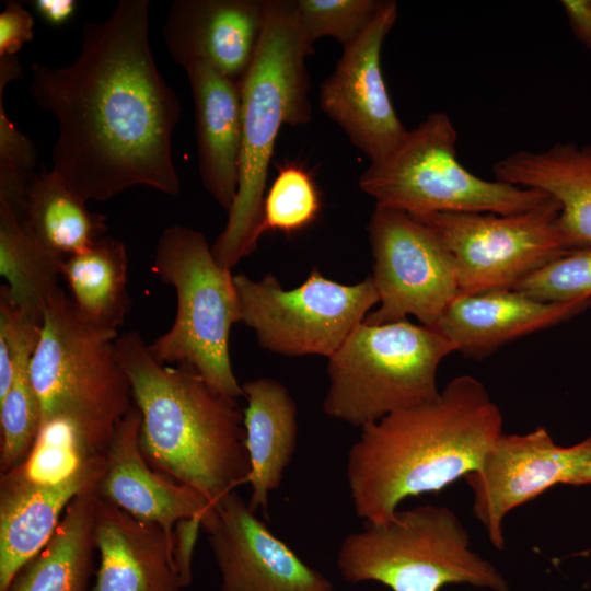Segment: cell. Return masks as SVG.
Segmentation results:
<instances>
[{
	"label": "cell",
	"instance_id": "cell-16",
	"mask_svg": "<svg viewBox=\"0 0 591 591\" xmlns=\"http://www.w3.org/2000/svg\"><path fill=\"white\" fill-rule=\"evenodd\" d=\"M103 471L104 455L58 480L36 478L24 464L0 474V591L46 546L70 502L97 491Z\"/></svg>",
	"mask_w": 591,
	"mask_h": 591
},
{
	"label": "cell",
	"instance_id": "cell-34",
	"mask_svg": "<svg viewBox=\"0 0 591 591\" xmlns=\"http://www.w3.org/2000/svg\"><path fill=\"white\" fill-rule=\"evenodd\" d=\"M201 529V518L181 519L173 531V560L183 589L193 581V555Z\"/></svg>",
	"mask_w": 591,
	"mask_h": 591
},
{
	"label": "cell",
	"instance_id": "cell-18",
	"mask_svg": "<svg viewBox=\"0 0 591 591\" xmlns=\"http://www.w3.org/2000/svg\"><path fill=\"white\" fill-rule=\"evenodd\" d=\"M140 428L141 414L134 405L107 445L96 493L134 518L159 524L173 544L175 524L185 518L202 519L212 503L149 464L140 445Z\"/></svg>",
	"mask_w": 591,
	"mask_h": 591
},
{
	"label": "cell",
	"instance_id": "cell-24",
	"mask_svg": "<svg viewBox=\"0 0 591 591\" xmlns=\"http://www.w3.org/2000/svg\"><path fill=\"white\" fill-rule=\"evenodd\" d=\"M97 498V493L82 494L70 502L49 542L5 591H92Z\"/></svg>",
	"mask_w": 591,
	"mask_h": 591
},
{
	"label": "cell",
	"instance_id": "cell-19",
	"mask_svg": "<svg viewBox=\"0 0 591 591\" xmlns=\"http://www.w3.org/2000/svg\"><path fill=\"white\" fill-rule=\"evenodd\" d=\"M591 299L543 302L513 289L459 296L434 327L455 351L482 359L501 346L583 313Z\"/></svg>",
	"mask_w": 591,
	"mask_h": 591
},
{
	"label": "cell",
	"instance_id": "cell-5",
	"mask_svg": "<svg viewBox=\"0 0 591 591\" xmlns=\"http://www.w3.org/2000/svg\"><path fill=\"white\" fill-rule=\"evenodd\" d=\"M118 336L117 329L86 321L59 288L46 309L31 360L40 427L67 425L88 459L105 454L116 426L134 406L117 355Z\"/></svg>",
	"mask_w": 591,
	"mask_h": 591
},
{
	"label": "cell",
	"instance_id": "cell-25",
	"mask_svg": "<svg viewBox=\"0 0 591 591\" xmlns=\"http://www.w3.org/2000/svg\"><path fill=\"white\" fill-rule=\"evenodd\" d=\"M61 276L86 321L118 331L131 304L128 254L121 241L104 235L86 250L65 257Z\"/></svg>",
	"mask_w": 591,
	"mask_h": 591
},
{
	"label": "cell",
	"instance_id": "cell-31",
	"mask_svg": "<svg viewBox=\"0 0 591 591\" xmlns=\"http://www.w3.org/2000/svg\"><path fill=\"white\" fill-rule=\"evenodd\" d=\"M513 290L543 302L591 299V247L565 252L524 277Z\"/></svg>",
	"mask_w": 591,
	"mask_h": 591
},
{
	"label": "cell",
	"instance_id": "cell-2",
	"mask_svg": "<svg viewBox=\"0 0 591 591\" xmlns=\"http://www.w3.org/2000/svg\"><path fill=\"white\" fill-rule=\"evenodd\" d=\"M502 433V415L484 384L459 375L422 404L360 428L346 476L364 523L391 520L406 498L443 489L475 471Z\"/></svg>",
	"mask_w": 591,
	"mask_h": 591
},
{
	"label": "cell",
	"instance_id": "cell-23",
	"mask_svg": "<svg viewBox=\"0 0 591 591\" xmlns=\"http://www.w3.org/2000/svg\"><path fill=\"white\" fill-rule=\"evenodd\" d=\"M242 389L247 401L243 414L251 464L248 506L266 513L269 495L279 488L297 448L298 410L287 387L276 380L255 379Z\"/></svg>",
	"mask_w": 591,
	"mask_h": 591
},
{
	"label": "cell",
	"instance_id": "cell-26",
	"mask_svg": "<svg viewBox=\"0 0 591 591\" xmlns=\"http://www.w3.org/2000/svg\"><path fill=\"white\" fill-rule=\"evenodd\" d=\"M65 257L46 247L23 218L0 204V274L13 305L43 324Z\"/></svg>",
	"mask_w": 591,
	"mask_h": 591
},
{
	"label": "cell",
	"instance_id": "cell-30",
	"mask_svg": "<svg viewBox=\"0 0 591 591\" xmlns=\"http://www.w3.org/2000/svg\"><path fill=\"white\" fill-rule=\"evenodd\" d=\"M386 0H296L297 24L312 44L329 36L346 47L372 23Z\"/></svg>",
	"mask_w": 591,
	"mask_h": 591
},
{
	"label": "cell",
	"instance_id": "cell-14",
	"mask_svg": "<svg viewBox=\"0 0 591 591\" xmlns=\"http://www.w3.org/2000/svg\"><path fill=\"white\" fill-rule=\"evenodd\" d=\"M397 15V3L386 0L367 30L344 47L318 91L322 111L370 163L387 155L408 130L395 112L381 69L382 46Z\"/></svg>",
	"mask_w": 591,
	"mask_h": 591
},
{
	"label": "cell",
	"instance_id": "cell-9",
	"mask_svg": "<svg viewBox=\"0 0 591 591\" xmlns=\"http://www.w3.org/2000/svg\"><path fill=\"white\" fill-rule=\"evenodd\" d=\"M457 131L448 114L433 112L407 130L383 159L371 162L359 188L375 205L410 216L485 212L514 215L534 209L543 192L476 176L457 158Z\"/></svg>",
	"mask_w": 591,
	"mask_h": 591
},
{
	"label": "cell",
	"instance_id": "cell-10",
	"mask_svg": "<svg viewBox=\"0 0 591 591\" xmlns=\"http://www.w3.org/2000/svg\"><path fill=\"white\" fill-rule=\"evenodd\" d=\"M241 322L262 348L282 356L332 357L379 303L371 276L343 285L312 269L303 283L285 290L271 274L253 280L233 276Z\"/></svg>",
	"mask_w": 591,
	"mask_h": 591
},
{
	"label": "cell",
	"instance_id": "cell-35",
	"mask_svg": "<svg viewBox=\"0 0 591 591\" xmlns=\"http://www.w3.org/2000/svg\"><path fill=\"white\" fill-rule=\"evenodd\" d=\"M560 4L573 35L591 50V0H563Z\"/></svg>",
	"mask_w": 591,
	"mask_h": 591
},
{
	"label": "cell",
	"instance_id": "cell-8",
	"mask_svg": "<svg viewBox=\"0 0 591 591\" xmlns=\"http://www.w3.org/2000/svg\"><path fill=\"white\" fill-rule=\"evenodd\" d=\"M455 351L438 329L408 320L355 327L328 358L324 413L362 428L434 399L441 361Z\"/></svg>",
	"mask_w": 591,
	"mask_h": 591
},
{
	"label": "cell",
	"instance_id": "cell-20",
	"mask_svg": "<svg viewBox=\"0 0 591 591\" xmlns=\"http://www.w3.org/2000/svg\"><path fill=\"white\" fill-rule=\"evenodd\" d=\"M94 537L100 555L92 591H182L173 544L157 523L138 520L99 496Z\"/></svg>",
	"mask_w": 591,
	"mask_h": 591
},
{
	"label": "cell",
	"instance_id": "cell-36",
	"mask_svg": "<svg viewBox=\"0 0 591 591\" xmlns=\"http://www.w3.org/2000/svg\"><path fill=\"white\" fill-rule=\"evenodd\" d=\"M36 12L51 25H62L74 14L77 2L73 0H35Z\"/></svg>",
	"mask_w": 591,
	"mask_h": 591
},
{
	"label": "cell",
	"instance_id": "cell-33",
	"mask_svg": "<svg viewBox=\"0 0 591 591\" xmlns=\"http://www.w3.org/2000/svg\"><path fill=\"white\" fill-rule=\"evenodd\" d=\"M34 20L15 1H9L0 13V57L15 56L33 38Z\"/></svg>",
	"mask_w": 591,
	"mask_h": 591
},
{
	"label": "cell",
	"instance_id": "cell-38",
	"mask_svg": "<svg viewBox=\"0 0 591 591\" xmlns=\"http://www.w3.org/2000/svg\"><path fill=\"white\" fill-rule=\"evenodd\" d=\"M570 486L591 485V461L587 463L572 478Z\"/></svg>",
	"mask_w": 591,
	"mask_h": 591
},
{
	"label": "cell",
	"instance_id": "cell-22",
	"mask_svg": "<svg viewBox=\"0 0 591 591\" xmlns=\"http://www.w3.org/2000/svg\"><path fill=\"white\" fill-rule=\"evenodd\" d=\"M493 173L497 181L554 198L567 248L591 247V144L558 142L543 151L519 150L497 161Z\"/></svg>",
	"mask_w": 591,
	"mask_h": 591
},
{
	"label": "cell",
	"instance_id": "cell-12",
	"mask_svg": "<svg viewBox=\"0 0 591 591\" xmlns=\"http://www.w3.org/2000/svg\"><path fill=\"white\" fill-rule=\"evenodd\" d=\"M379 308L364 323L407 320L434 328L460 296L455 260L436 232L409 213L375 205L368 224Z\"/></svg>",
	"mask_w": 591,
	"mask_h": 591
},
{
	"label": "cell",
	"instance_id": "cell-21",
	"mask_svg": "<svg viewBox=\"0 0 591 591\" xmlns=\"http://www.w3.org/2000/svg\"><path fill=\"white\" fill-rule=\"evenodd\" d=\"M195 106L198 169L205 189L229 212L239 186L241 81L204 63L185 69Z\"/></svg>",
	"mask_w": 591,
	"mask_h": 591
},
{
	"label": "cell",
	"instance_id": "cell-28",
	"mask_svg": "<svg viewBox=\"0 0 591 591\" xmlns=\"http://www.w3.org/2000/svg\"><path fill=\"white\" fill-rule=\"evenodd\" d=\"M35 349L21 355L12 385L0 401V474L28 459L39 433L40 404L31 378Z\"/></svg>",
	"mask_w": 591,
	"mask_h": 591
},
{
	"label": "cell",
	"instance_id": "cell-1",
	"mask_svg": "<svg viewBox=\"0 0 591 591\" xmlns=\"http://www.w3.org/2000/svg\"><path fill=\"white\" fill-rule=\"evenodd\" d=\"M148 0H120L89 22L73 63H33L30 92L58 124L51 172L85 201L146 185L181 192L172 135L181 102L154 62Z\"/></svg>",
	"mask_w": 591,
	"mask_h": 591
},
{
	"label": "cell",
	"instance_id": "cell-4",
	"mask_svg": "<svg viewBox=\"0 0 591 591\" xmlns=\"http://www.w3.org/2000/svg\"><path fill=\"white\" fill-rule=\"evenodd\" d=\"M313 44L300 31L294 1L271 0L254 59L241 80L242 147L239 186L228 221L211 252L232 269L262 236L268 166L280 129L312 119L306 59Z\"/></svg>",
	"mask_w": 591,
	"mask_h": 591
},
{
	"label": "cell",
	"instance_id": "cell-37",
	"mask_svg": "<svg viewBox=\"0 0 591 591\" xmlns=\"http://www.w3.org/2000/svg\"><path fill=\"white\" fill-rule=\"evenodd\" d=\"M22 68L16 56L0 57V92H3L5 86L21 78Z\"/></svg>",
	"mask_w": 591,
	"mask_h": 591
},
{
	"label": "cell",
	"instance_id": "cell-13",
	"mask_svg": "<svg viewBox=\"0 0 591 591\" xmlns=\"http://www.w3.org/2000/svg\"><path fill=\"white\" fill-rule=\"evenodd\" d=\"M590 461L591 434L563 447L544 427L523 434L501 433L480 465L464 477L473 494V513L493 546L503 549V521L512 510L555 485H569Z\"/></svg>",
	"mask_w": 591,
	"mask_h": 591
},
{
	"label": "cell",
	"instance_id": "cell-29",
	"mask_svg": "<svg viewBox=\"0 0 591 591\" xmlns=\"http://www.w3.org/2000/svg\"><path fill=\"white\" fill-rule=\"evenodd\" d=\"M321 194L311 174L297 164H285L265 195L262 233L293 234L320 215Z\"/></svg>",
	"mask_w": 591,
	"mask_h": 591
},
{
	"label": "cell",
	"instance_id": "cell-27",
	"mask_svg": "<svg viewBox=\"0 0 591 591\" xmlns=\"http://www.w3.org/2000/svg\"><path fill=\"white\" fill-rule=\"evenodd\" d=\"M85 204L51 171L43 172L30 183L23 219L46 247L67 257L90 247L107 230L106 217Z\"/></svg>",
	"mask_w": 591,
	"mask_h": 591
},
{
	"label": "cell",
	"instance_id": "cell-3",
	"mask_svg": "<svg viewBox=\"0 0 591 591\" xmlns=\"http://www.w3.org/2000/svg\"><path fill=\"white\" fill-rule=\"evenodd\" d=\"M116 349L141 414L140 445L157 471L190 486L212 505L248 482L244 414L193 369L159 362L137 331Z\"/></svg>",
	"mask_w": 591,
	"mask_h": 591
},
{
	"label": "cell",
	"instance_id": "cell-17",
	"mask_svg": "<svg viewBox=\"0 0 591 591\" xmlns=\"http://www.w3.org/2000/svg\"><path fill=\"white\" fill-rule=\"evenodd\" d=\"M271 0H176L162 28L184 69L204 63L241 81L256 54Z\"/></svg>",
	"mask_w": 591,
	"mask_h": 591
},
{
	"label": "cell",
	"instance_id": "cell-15",
	"mask_svg": "<svg viewBox=\"0 0 591 591\" xmlns=\"http://www.w3.org/2000/svg\"><path fill=\"white\" fill-rule=\"evenodd\" d=\"M201 530L221 576L220 591H334L333 583L277 537L235 490L210 507Z\"/></svg>",
	"mask_w": 591,
	"mask_h": 591
},
{
	"label": "cell",
	"instance_id": "cell-11",
	"mask_svg": "<svg viewBox=\"0 0 591 591\" xmlns=\"http://www.w3.org/2000/svg\"><path fill=\"white\" fill-rule=\"evenodd\" d=\"M559 211V204L549 197L541 206L514 215L464 212L415 218L431 228L451 252L460 296H466L513 289L569 251L558 228Z\"/></svg>",
	"mask_w": 591,
	"mask_h": 591
},
{
	"label": "cell",
	"instance_id": "cell-32",
	"mask_svg": "<svg viewBox=\"0 0 591 591\" xmlns=\"http://www.w3.org/2000/svg\"><path fill=\"white\" fill-rule=\"evenodd\" d=\"M2 95L0 92V166L34 175L35 147L9 119Z\"/></svg>",
	"mask_w": 591,
	"mask_h": 591
},
{
	"label": "cell",
	"instance_id": "cell-6",
	"mask_svg": "<svg viewBox=\"0 0 591 591\" xmlns=\"http://www.w3.org/2000/svg\"><path fill=\"white\" fill-rule=\"evenodd\" d=\"M336 563L344 580L375 581L392 591H439L450 583L509 588L501 572L471 549L467 530L445 506L397 510L384 523H364L341 541Z\"/></svg>",
	"mask_w": 591,
	"mask_h": 591
},
{
	"label": "cell",
	"instance_id": "cell-7",
	"mask_svg": "<svg viewBox=\"0 0 591 591\" xmlns=\"http://www.w3.org/2000/svg\"><path fill=\"white\" fill-rule=\"evenodd\" d=\"M152 270L175 289L177 299L171 328L149 344L152 356L163 364L193 369L223 396H244L229 354L231 327L241 322L231 270L216 262L199 231L184 225L162 232Z\"/></svg>",
	"mask_w": 591,
	"mask_h": 591
}]
</instances>
